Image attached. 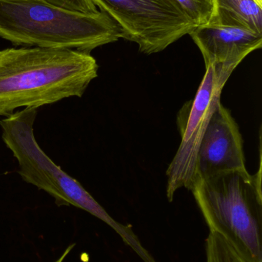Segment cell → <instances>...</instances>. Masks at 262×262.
Wrapping results in <instances>:
<instances>
[{
    "instance_id": "cell-1",
    "label": "cell",
    "mask_w": 262,
    "mask_h": 262,
    "mask_svg": "<svg viewBox=\"0 0 262 262\" xmlns=\"http://www.w3.org/2000/svg\"><path fill=\"white\" fill-rule=\"evenodd\" d=\"M88 52L23 47L0 50V117L19 107L38 108L72 97L82 98L98 77Z\"/></svg>"
},
{
    "instance_id": "cell-2",
    "label": "cell",
    "mask_w": 262,
    "mask_h": 262,
    "mask_svg": "<svg viewBox=\"0 0 262 262\" xmlns=\"http://www.w3.org/2000/svg\"><path fill=\"white\" fill-rule=\"evenodd\" d=\"M0 38L15 46L92 50L123 38L103 12L83 13L46 0H0Z\"/></svg>"
},
{
    "instance_id": "cell-3",
    "label": "cell",
    "mask_w": 262,
    "mask_h": 262,
    "mask_svg": "<svg viewBox=\"0 0 262 262\" xmlns=\"http://www.w3.org/2000/svg\"><path fill=\"white\" fill-rule=\"evenodd\" d=\"M210 232L246 261L262 262L261 169L226 171L195 179L191 189Z\"/></svg>"
},
{
    "instance_id": "cell-4",
    "label": "cell",
    "mask_w": 262,
    "mask_h": 262,
    "mask_svg": "<svg viewBox=\"0 0 262 262\" xmlns=\"http://www.w3.org/2000/svg\"><path fill=\"white\" fill-rule=\"evenodd\" d=\"M38 108L27 107L0 121L2 138L18 161L23 181L45 191L57 206H72L104 222L123 238L144 262L152 255L143 246L130 226L115 221L75 179L57 166L40 148L34 135Z\"/></svg>"
},
{
    "instance_id": "cell-5",
    "label": "cell",
    "mask_w": 262,
    "mask_h": 262,
    "mask_svg": "<svg viewBox=\"0 0 262 262\" xmlns=\"http://www.w3.org/2000/svg\"><path fill=\"white\" fill-rule=\"evenodd\" d=\"M146 55L158 53L196 26L175 0H92Z\"/></svg>"
},
{
    "instance_id": "cell-6",
    "label": "cell",
    "mask_w": 262,
    "mask_h": 262,
    "mask_svg": "<svg viewBox=\"0 0 262 262\" xmlns=\"http://www.w3.org/2000/svg\"><path fill=\"white\" fill-rule=\"evenodd\" d=\"M204 78L195 98L182 109L178 116L181 143L166 171V195L172 202L181 189L191 190L196 176V160L203 134L215 107L221 102L223 88L236 66L215 64L206 66Z\"/></svg>"
},
{
    "instance_id": "cell-7",
    "label": "cell",
    "mask_w": 262,
    "mask_h": 262,
    "mask_svg": "<svg viewBox=\"0 0 262 262\" xmlns=\"http://www.w3.org/2000/svg\"><path fill=\"white\" fill-rule=\"evenodd\" d=\"M237 169H246L243 136L230 111L220 102L200 143L195 179Z\"/></svg>"
},
{
    "instance_id": "cell-8",
    "label": "cell",
    "mask_w": 262,
    "mask_h": 262,
    "mask_svg": "<svg viewBox=\"0 0 262 262\" xmlns=\"http://www.w3.org/2000/svg\"><path fill=\"white\" fill-rule=\"evenodd\" d=\"M189 35L201 51L206 66L228 64L238 67L262 46V35L230 26L203 25L196 26Z\"/></svg>"
},
{
    "instance_id": "cell-9",
    "label": "cell",
    "mask_w": 262,
    "mask_h": 262,
    "mask_svg": "<svg viewBox=\"0 0 262 262\" xmlns=\"http://www.w3.org/2000/svg\"><path fill=\"white\" fill-rule=\"evenodd\" d=\"M208 24L230 26L262 35V3L258 0H212Z\"/></svg>"
},
{
    "instance_id": "cell-10",
    "label": "cell",
    "mask_w": 262,
    "mask_h": 262,
    "mask_svg": "<svg viewBox=\"0 0 262 262\" xmlns=\"http://www.w3.org/2000/svg\"><path fill=\"white\" fill-rule=\"evenodd\" d=\"M206 251V262H248L221 235L215 232H209Z\"/></svg>"
},
{
    "instance_id": "cell-11",
    "label": "cell",
    "mask_w": 262,
    "mask_h": 262,
    "mask_svg": "<svg viewBox=\"0 0 262 262\" xmlns=\"http://www.w3.org/2000/svg\"><path fill=\"white\" fill-rule=\"evenodd\" d=\"M195 26L207 25L212 12V0H175Z\"/></svg>"
},
{
    "instance_id": "cell-12",
    "label": "cell",
    "mask_w": 262,
    "mask_h": 262,
    "mask_svg": "<svg viewBox=\"0 0 262 262\" xmlns=\"http://www.w3.org/2000/svg\"><path fill=\"white\" fill-rule=\"evenodd\" d=\"M55 6H60L69 10L83 13H94L98 12L92 0H46Z\"/></svg>"
},
{
    "instance_id": "cell-13",
    "label": "cell",
    "mask_w": 262,
    "mask_h": 262,
    "mask_svg": "<svg viewBox=\"0 0 262 262\" xmlns=\"http://www.w3.org/2000/svg\"><path fill=\"white\" fill-rule=\"evenodd\" d=\"M75 247V244L70 245L66 250L63 252V255L58 258L55 262H63L64 260L66 259V257L69 255V254L70 253L71 251L72 250V249Z\"/></svg>"
},
{
    "instance_id": "cell-14",
    "label": "cell",
    "mask_w": 262,
    "mask_h": 262,
    "mask_svg": "<svg viewBox=\"0 0 262 262\" xmlns=\"http://www.w3.org/2000/svg\"><path fill=\"white\" fill-rule=\"evenodd\" d=\"M258 1L259 2V3H262V0H258Z\"/></svg>"
}]
</instances>
